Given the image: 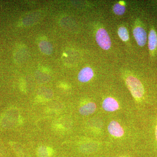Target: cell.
<instances>
[{
    "label": "cell",
    "mask_w": 157,
    "mask_h": 157,
    "mask_svg": "<svg viewBox=\"0 0 157 157\" xmlns=\"http://www.w3.org/2000/svg\"><path fill=\"white\" fill-rule=\"evenodd\" d=\"M126 84L132 96L135 99H140L143 97L144 89L140 80L134 76H130L127 78Z\"/></svg>",
    "instance_id": "obj_1"
},
{
    "label": "cell",
    "mask_w": 157,
    "mask_h": 157,
    "mask_svg": "<svg viewBox=\"0 0 157 157\" xmlns=\"http://www.w3.org/2000/svg\"><path fill=\"white\" fill-rule=\"evenodd\" d=\"M97 43L104 50H108L111 47V42L108 33L104 29H99L96 35Z\"/></svg>",
    "instance_id": "obj_2"
},
{
    "label": "cell",
    "mask_w": 157,
    "mask_h": 157,
    "mask_svg": "<svg viewBox=\"0 0 157 157\" xmlns=\"http://www.w3.org/2000/svg\"><path fill=\"white\" fill-rule=\"evenodd\" d=\"M133 35L137 44L142 47L145 45L147 41V33L145 30L140 27L135 28L133 30Z\"/></svg>",
    "instance_id": "obj_3"
},
{
    "label": "cell",
    "mask_w": 157,
    "mask_h": 157,
    "mask_svg": "<svg viewBox=\"0 0 157 157\" xmlns=\"http://www.w3.org/2000/svg\"><path fill=\"white\" fill-rule=\"evenodd\" d=\"M108 131L110 135L116 137H121L124 135L122 127L116 121H112L108 126Z\"/></svg>",
    "instance_id": "obj_4"
},
{
    "label": "cell",
    "mask_w": 157,
    "mask_h": 157,
    "mask_svg": "<svg viewBox=\"0 0 157 157\" xmlns=\"http://www.w3.org/2000/svg\"><path fill=\"white\" fill-rule=\"evenodd\" d=\"M94 73L92 69L89 67L83 68L78 74V81L82 82L89 81L94 76Z\"/></svg>",
    "instance_id": "obj_5"
},
{
    "label": "cell",
    "mask_w": 157,
    "mask_h": 157,
    "mask_svg": "<svg viewBox=\"0 0 157 157\" xmlns=\"http://www.w3.org/2000/svg\"><path fill=\"white\" fill-rule=\"evenodd\" d=\"M102 107L105 111L113 112L118 109L119 104L113 98H107L103 101Z\"/></svg>",
    "instance_id": "obj_6"
},
{
    "label": "cell",
    "mask_w": 157,
    "mask_h": 157,
    "mask_svg": "<svg viewBox=\"0 0 157 157\" xmlns=\"http://www.w3.org/2000/svg\"><path fill=\"white\" fill-rule=\"evenodd\" d=\"M97 106L95 103H89L83 105L79 109V112L81 115L87 116L92 114L95 111Z\"/></svg>",
    "instance_id": "obj_7"
},
{
    "label": "cell",
    "mask_w": 157,
    "mask_h": 157,
    "mask_svg": "<svg viewBox=\"0 0 157 157\" xmlns=\"http://www.w3.org/2000/svg\"><path fill=\"white\" fill-rule=\"evenodd\" d=\"M15 114L13 112L10 111L6 113L2 120V124L4 127H9L14 123L15 120Z\"/></svg>",
    "instance_id": "obj_8"
},
{
    "label": "cell",
    "mask_w": 157,
    "mask_h": 157,
    "mask_svg": "<svg viewBox=\"0 0 157 157\" xmlns=\"http://www.w3.org/2000/svg\"><path fill=\"white\" fill-rule=\"evenodd\" d=\"M157 46V36L154 30L150 32L148 36V48L150 50H154Z\"/></svg>",
    "instance_id": "obj_9"
},
{
    "label": "cell",
    "mask_w": 157,
    "mask_h": 157,
    "mask_svg": "<svg viewBox=\"0 0 157 157\" xmlns=\"http://www.w3.org/2000/svg\"><path fill=\"white\" fill-rule=\"evenodd\" d=\"M39 47L41 52L45 54L49 55L52 53L53 47L52 45L47 41H42L39 43Z\"/></svg>",
    "instance_id": "obj_10"
},
{
    "label": "cell",
    "mask_w": 157,
    "mask_h": 157,
    "mask_svg": "<svg viewBox=\"0 0 157 157\" xmlns=\"http://www.w3.org/2000/svg\"><path fill=\"white\" fill-rule=\"evenodd\" d=\"M118 34L119 36L122 41L124 42L128 41L129 39V34L128 30L126 28L121 27L118 30Z\"/></svg>",
    "instance_id": "obj_11"
},
{
    "label": "cell",
    "mask_w": 157,
    "mask_h": 157,
    "mask_svg": "<svg viewBox=\"0 0 157 157\" xmlns=\"http://www.w3.org/2000/svg\"><path fill=\"white\" fill-rule=\"evenodd\" d=\"M125 10V7L119 3H117L113 7V12L117 15H122Z\"/></svg>",
    "instance_id": "obj_12"
},
{
    "label": "cell",
    "mask_w": 157,
    "mask_h": 157,
    "mask_svg": "<svg viewBox=\"0 0 157 157\" xmlns=\"http://www.w3.org/2000/svg\"><path fill=\"white\" fill-rule=\"evenodd\" d=\"M37 153L39 157H49L50 155L48 149L46 147L44 146L40 147L38 148Z\"/></svg>",
    "instance_id": "obj_13"
},
{
    "label": "cell",
    "mask_w": 157,
    "mask_h": 157,
    "mask_svg": "<svg viewBox=\"0 0 157 157\" xmlns=\"http://www.w3.org/2000/svg\"><path fill=\"white\" fill-rule=\"evenodd\" d=\"M3 151V150L2 146V145H1V144H0V154H2V153Z\"/></svg>",
    "instance_id": "obj_14"
},
{
    "label": "cell",
    "mask_w": 157,
    "mask_h": 157,
    "mask_svg": "<svg viewBox=\"0 0 157 157\" xmlns=\"http://www.w3.org/2000/svg\"><path fill=\"white\" fill-rule=\"evenodd\" d=\"M155 136H156V140H157V125L156 127V129H155Z\"/></svg>",
    "instance_id": "obj_15"
},
{
    "label": "cell",
    "mask_w": 157,
    "mask_h": 157,
    "mask_svg": "<svg viewBox=\"0 0 157 157\" xmlns=\"http://www.w3.org/2000/svg\"></svg>",
    "instance_id": "obj_16"
}]
</instances>
